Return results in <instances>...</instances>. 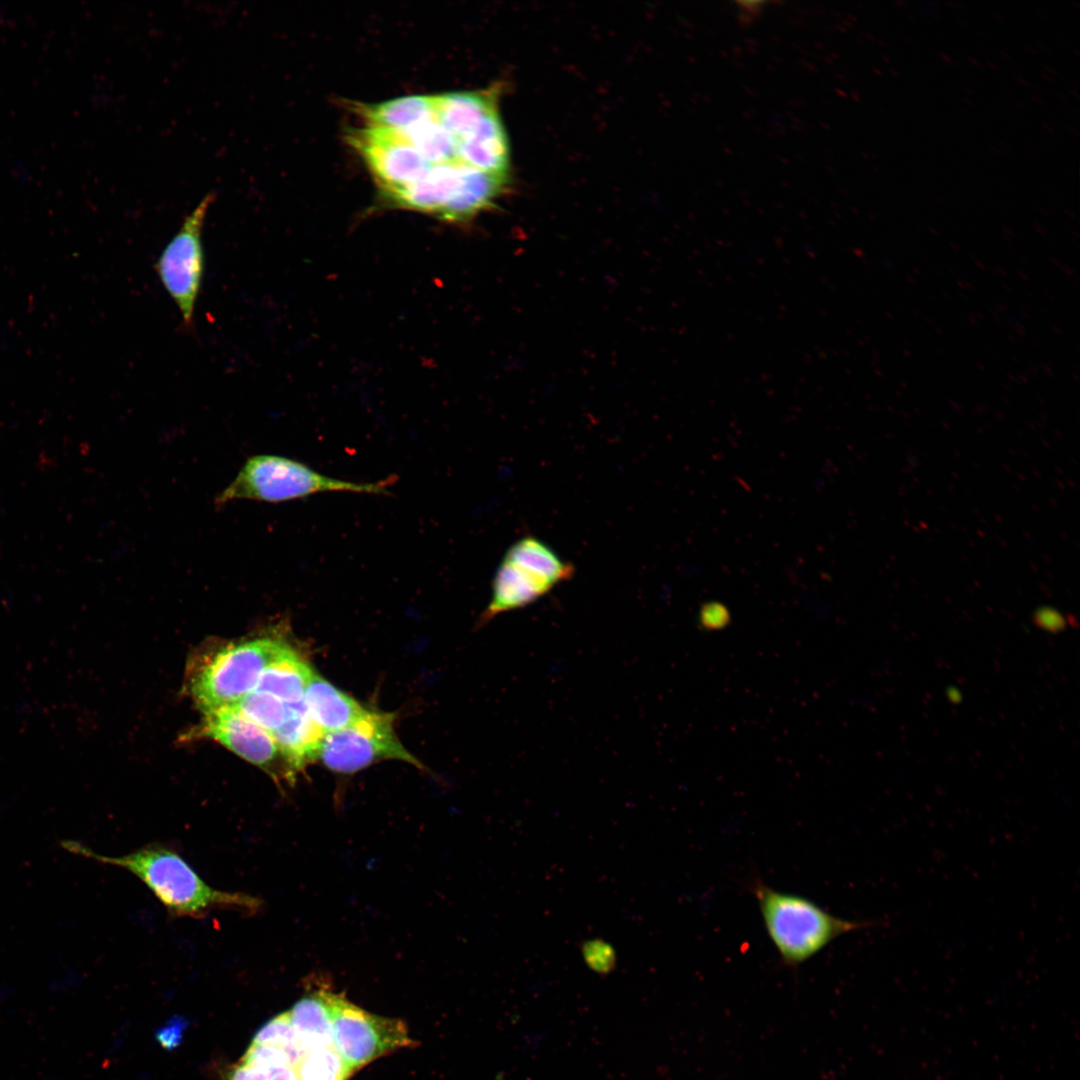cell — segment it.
<instances>
[{
  "instance_id": "6da1fadb",
  "label": "cell",
  "mask_w": 1080,
  "mask_h": 1080,
  "mask_svg": "<svg viewBox=\"0 0 1080 1080\" xmlns=\"http://www.w3.org/2000/svg\"><path fill=\"white\" fill-rule=\"evenodd\" d=\"M60 845L74 854L132 873L175 916L201 918L213 910L254 914L263 904L250 894L211 887L178 853L160 844L116 857L97 854L73 840H62Z\"/></svg>"
},
{
  "instance_id": "7a4b0ae2",
  "label": "cell",
  "mask_w": 1080,
  "mask_h": 1080,
  "mask_svg": "<svg viewBox=\"0 0 1080 1080\" xmlns=\"http://www.w3.org/2000/svg\"><path fill=\"white\" fill-rule=\"evenodd\" d=\"M750 888L765 930L789 966L806 962L844 934L875 925L837 917L806 897L775 890L758 878Z\"/></svg>"
},
{
  "instance_id": "3957f363",
  "label": "cell",
  "mask_w": 1080,
  "mask_h": 1080,
  "mask_svg": "<svg viewBox=\"0 0 1080 1080\" xmlns=\"http://www.w3.org/2000/svg\"><path fill=\"white\" fill-rule=\"evenodd\" d=\"M398 480L390 475L376 482H351L324 475L309 466L277 455L249 458L234 480L217 495V506L230 501L249 499L278 503L322 492L390 494Z\"/></svg>"
},
{
  "instance_id": "277c9868",
  "label": "cell",
  "mask_w": 1080,
  "mask_h": 1080,
  "mask_svg": "<svg viewBox=\"0 0 1080 1080\" xmlns=\"http://www.w3.org/2000/svg\"><path fill=\"white\" fill-rule=\"evenodd\" d=\"M290 646L272 637L229 643L193 672L190 694L203 712L231 707L253 691L267 666Z\"/></svg>"
},
{
  "instance_id": "5b68a950",
  "label": "cell",
  "mask_w": 1080,
  "mask_h": 1080,
  "mask_svg": "<svg viewBox=\"0 0 1080 1080\" xmlns=\"http://www.w3.org/2000/svg\"><path fill=\"white\" fill-rule=\"evenodd\" d=\"M391 713L367 710L351 725L326 733L319 757L323 765L339 774H353L387 759L423 765L399 741Z\"/></svg>"
},
{
  "instance_id": "8992f818",
  "label": "cell",
  "mask_w": 1080,
  "mask_h": 1080,
  "mask_svg": "<svg viewBox=\"0 0 1080 1080\" xmlns=\"http://www.w3.org/2000/svg\"><path fill=\"white\" fill-rule=\"evenodd\" d=\"M410 1046L415 1042L403 1021L370 1013L339 995L333 1013L332 1047L353 1072Z\"/></svg>"
},
{
  "instance_id": "52a82bcc",
  "label": "cell",
  "mask_w": 1080,
  "mask_h": 1080,
  "mask_svg": "<svg viewBox=\"0 0 1080 1080\" xmlns=\"http://www.w3.org/2000/svg\"><path fill=\"white\" fill-rule=\"evenodd\" d=\"M214 199V193L201 199L156 263L159 278L177 305L186 328L192 326L201 287L204 272L202 232L206 213Z\"/></svg>"
},
{
  "instance_id": "ba28073f",
  "label": "cell",
  "mask_w": 1080,
  "mask_h": 1080,
  "mask_svg": "<svg viewBox=\"0 0 1080 1080\" xmlns=\"http://www.w3.org/2000/svg\"><path fill=\"white\" fill-rule=\"evenodd\" d=\"M201 734L222 744L259 767L275 782L293 784V769L270 732L245 718L232 707L203 713Z\"/></svg>"
},
{
  "instance_id": "9c48e42d",
  "label": "cell",
  "mask_w": 1080,
  "mask_h": 1080,
  "mask_svg": "<svg viewBox=\"0 0 1080 1080\" xmlns=\"http://www.w3.org/2000/svg\"><path fill=\"white\" fill-rule=\"evenodd\" d=\"M347 141L375 178L380 192L420 180L433 165L404 138L389 129L365 125L351 129Z\"/></svg>"
},
{
  "instance_id": "30bf717a",
  "label": "cell",
  "mask_w": 1080,
  "mask_h": 1080,
  "mask_svg": "<svg viewBox=\"0 0 1080 1080\" xmlns=\"http://www.w3.org/2000/svg\"><path fill=\"white\" fill-rule=\"evenodd\" d=\"M473 170L461 163L433 165L420 180L380 192V202L387 208L421 212L454 223L458 201Z\"/></svg>"
},
{
  "instance_id": "8fae6325",
  "label": "cell",
  "mask_w": 1080,
  "mask_h": 1080,
  "mask_svg": "<svg viewBox=\"0 0 1080 1080\" xmlns=\"http://www.w3.org/2000/svg\"><path fill=\"white\" fill-rule=\"evenodd\" d=\"M457 158L473 169L510 176V150L498 108L486 114L477 126L457 141Z\"/></svg>"
},
{
  "instance_id": "7c38bea8",
  "label": "cell",
  "mask_w": 1080,
  "mask_h": 1080,
  "mask_svg": "<svg viewBox=\"0 0 1080 1080\" xmlns=\"http://www.w3.org/2000/svg\"><path fill=\"white\" fill-rule=\"evenodd\" d=\"M554 587L536 573L503 558L493 580L490 603L480 622L484 624L499 614L526 607Z\"/></svg>"
},
{
  "instance_id": "4fadbf2b",
  "label": "cell",
  "mask_w": 1080,
  "mask_h": 1080,
  "mask_svg": "<svg viewBox=\"0 0 1080 1080\" xmlns=\"http://www.w3.org/2000/svg\"><path fill=\"white\" fill-rule=\"evenodd\" d=\"M340 994L327 984L312 987L289 1010L304 1051L332 1047L333 1013Z\"/></svg>"
},
{
  "instance_id": "5bb4252c",
  "label": "cell",
  "mask_w": 1080,
  "mask_h": 1080,
  "mask_svg": "<svg viewBox=\"0 0 1080 1080\" xmlns=\"http://www.w3.org/2000/svg\"><path fill=\"white\" fill-rule=\"evenodd\" d=\"M286 705L285 721L271 734L298 774L307 764L318 759L326 732L312 719L304 699Z\"/></svg>"
},
{
  "instance_id": "9a60e30c",
  "label": "cell",
  "mask_w": 1080,
  "mask_h": 1080,
  "mask_svg": "<svg viewBox=\"0 0 1080 1080\" xmlns=\"http://www.w3.org/2000/svg\"><path fill=\"white\" fill-rule=\"evenodd\" d=\"M497 86L478 91L434 95L436 120L456 140L469 134L482 118L498 108Z\"/></svg>"
},
{
  "instance_id": "2e32d148",
  "label": "cell",
  "mask_w": 1080,
  "mask_h": 1080,
  "mask_svg": "<svg viewBox=\"0 0 1080 1080\" xmlns=\"http://www.w3.org/2000/svg\"><path fill=\"white\" fill-rule=\"evenodd\" d=\"M304 703L312 719L326 733L351 725L367 711L314 671L305 690Z\"/></svg>"
},
{
  "instance_id": "e0dca14e",
  "label": "cell",
  "mask_w": 1080,
  "mask_h": 1080,
  "mask_svg": "<svg viewBox=\"0 0 1080 1080\" xmlns=\"http://www.w3.org/2000/svg\"><path fill=\"white\" fill-rule=\"evenodd\" d=\"M353 111L366 125L402 132L414 125L436 119L434 95L404 96L381 103H355Z\"/></svg>"
},
{
  "instance_id": "ac0fdd59",
  "label": "cell",
  "mask_w": 1080,
  "mask_h": 1080,
  "mask_svg": "<svg viewBox=\"0 0 1080 1080\" xmlns=\"http://www.w3.org/2000/svg\"><path fill=\"white\" fill-rule=\"evenodd\" d=\"M312 668L289 647L263 671L254 690L274 695L286 704L304 699Z\"/></svg>"
},
{
  "instance_id": "d6986e66",
  "label": "cell",
  "mask_w": 1080,
  "mask_h": 1080,
  "mask_svg": "<svg viewBox=\"0 0 1080 1080\" xmlns=\"http://www.w3.org/2000/svg\"><path fill=\"white\" fill-rule=\"evenodd\" d=\"M504 559L536 573L554 586L569 580L575 571L572 564L534 536H524L513 543Z\"/></svg>"
},
{
  "instance_id": "ffe728a7",
  "label": "cell",
  "mask_w": 1080,
  "mask_h": 1080,
  "mask_svg": "<svg viewBox=\"0 0 1080 1080\" xmlns=\"http://www.w3.org/2000/svg\"><path fill=\"white\" fill-rule=\"evenodd\" d=\"M396 133L408 141L431 165L460 163L456 153V140L436 119Z\"/></svg>"
},
{
  "instance_id": "44dd1931",
  "label": "cell",
  "mask_w": 1080,
  "mask_h": 1080,
  "mask_svg": "<svg viewBox=\"0 0 1080 1080\" xmlns=\"http://www.w3.org/2000/svg\"><path fill=\"white\" fill-rule=\"evenodd\" d=\"M231 707L270 733L278 729L287 716L286 703L258 690L249 692Z\"/></svg>"
},
{
  "instance_id": "7402d4cb",
  "label": "cell",
  "mask_w": 1080,
  "mask_h": 1080,
  "mask_svg": "<svg viewBox=\"0 0 1080 1080\" xmlns=\"http://www.w3.org/2000/svg\"><path fill=\"white\" fill-rule=\"evenodd\" d=\"M295 1068L298 1080H347L354 1073L333 1047L306 1051Z\"/></svg>"
},
{
  "instance_id": "603a6c76",
  "label": "cell",
  "mask_w": 1080,
  "mask_h": 1080,
  "mask_svg": "<svg viewBox=\"0 0 1080 1080\" xmlns=\"http://www.w3.org/2000/svg\"><path fill=\"white\" fill-rule=\"evenodd\" d=\"M251 1043L274 1045L301 1055L305 1053L299 1043L289 1011L276 1015L261 1026Z\"/></svg>"
},
{
  "instance_id": "cb8c5ba5",
  "label": "cell",
  "mask_w": 1080,
  "mask_h": 1080,
  "mask_svg": "<svg viewBox=\"0 0 1080 1080\" xmlns=\"http://www.w3.org/2000/svg\"><path fill=\"white\" fill-rule=\"evenodd\" d=\"M302 1056L278 1046L251 1043L240 1063L268 1073L272 1069L283 1066L295 1067Z\"/></svg>"
},
{
  "instance_id": "d4e9b609",
  "label": "cell",
  "mask_w": 1080,
  "mask_h": 1080,
  "mask_svg": "<svg viewBox=\"0 0 1080 1080\" xmlns=\"http://www.w3.org/2000/svg\"><path fill=\"white\" fill-rule=\"evenodd\" d=\"M581 953L587 966L597 973L607 974L616 966V951L603 939L586 940L581 945Z\"/></svg>"
},
{
  "instance_id": "484cf974",
  "label": "cell",
  "mask_w": 1080,
  "mask_h": 1080,
  "mask_svg": "<svg viewBox=\"0 0 1080 1080\" xmlns=\"http://www.w3.org/2000/svg\"><path fill=\"white\" fill-rule=\"evenodd\" d=\"M188 1023L182 1016H174L156 1031L155 1037L160 1046L167 1050L177 1048L182 1042Z\"/></svg>"
},
{
  "instance_id": "4316f807",
  "label": "cell",
  "mask_w": 1080,
  "mask_h": 1080,
  "mask_svg": "<svg viewBox=\"0 0 1080 1080\" xmlns=\"http://www.w3.org/2000/svg\"><path fill=\"white\" fill-rule=\"evenodd\" d=\"M1032 620L1037 627L1051 633L1063 631L1067 624L1063 615L1051 607H1041L1035 610Z\"/></svg>"
},
{
  "instance_id": "83f0119b",
  "label": "cell",
  "mask_w": 1080,
  "mask_h": 1080,
  "mask_svg": "<svg viewBox=\"0 0 1080 1080\" xmlns=\"http://www.w3.org/2000/svg\"><path fill=\"white\" fill-rule=\"evenodd\" d=\"M728 616L727 609L717 602L704 605L700 613L702 624L710 628L722 627L727 622Z\"/></svg>"
},
{
  "instance_id": "f1b7e54d",
  "label": "cell",
  "mask_w": 1080,
  "mask_h": 1080,
  "mask_svg": "<svg viewBox=\"0 0 1080 1080\" xmlns=\"http://www.w3.org/2000/svg\"><path fill=\"white\" fill-rule=\"evenodd\" d=\"M227 1080H268V1073L259 1068L239 1063L228 1073Z\"/></svg>"
},
{
  "instance_id": "f546056e",
  "label": "cell",
  "mask_w": 1080,
  "mask_h": 1080,
  "mask_svg": "<svg viewBox=\"0 0 1080 1080\" xmlns=\"http://www.w3.org/2000/svg\"><path fill=\"white\" fill-rule=\"evenodd\" d=\"M268 1080H298L294 1066H283L268 1072Z\"/></svg>"
},
{
  "instance_id": "4dcf8cb0",
  "label": "cell",
  "mask_w": 1080,
  "mask_h": 1080,
  "mask_svg": "<svg viewBox=\"0 0 1080 1080\" xmlns=\"http://www.w3.org/2000/svg\"><path fill=\"white\" fill-rule=\"evenodd\" d=\"M10 992L11 991L9 989H7V988L0 989V1014L6 1008L8 1002H9V1000L11 998V993Z\"/></svg>"
},
{
  "instance_id": "1f68e13d",
  "label": "cell",
  "mask_w": 1080,
  "mask_h": 1080,
  "mask_svg": "<svg viewBox=\"0 0 1080 1080\" xmlns=\"http://www.w3.org/2000/svg\"><path fill=\"white\" fill-rule=\"evenodd\" d=\"M947 697L952 703H957L960 701L961 694L956 688L952 687L947 689Z\"/></svg>"
}]
</instances>
